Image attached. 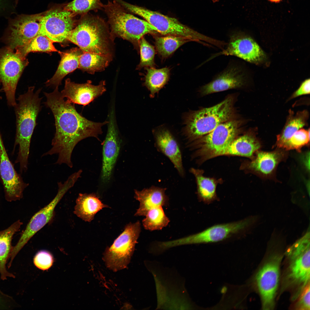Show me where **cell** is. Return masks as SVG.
Wrapping results in <instances>:
<instances>
[{
  "instance_id": "6da1fadb",
  "label": "cell",
  "mask_w": 310,
  "mask_h": 310,
  "mask_svg": "<svg viewBox=\"0 0 310 310\" xmlns=\"http://www.w3.org/2000/svg\"><path fill=\"white\" fill-rule=\"evenodd\" d=\"M44 93L46 98L44 104L53 114L56 130L51 148L42 156L57 154L55 164H64L72 168L71 155L75 146L88 137L98 139L102 133V127L108 121L94 122L83 116L77 111L74 104L65 100L58 87L52 92Z\"/></svg>"
},
{
  "instance_id": "7a4b0ae2",
  "label": "cell",
  "mask_w": 310,
  "mask_h": 310,
  "mask_svg": "<svg viewBox=\"0 0 310 310\" xmlns=\"http://www.w3.org/2000/svg\"><path fill=\"white\" fill-rule=\"evenodd\" d=\"M35 87H29L27 91L19 95L13 106L16 117V133L13 150L19 146L15 163H19L21 173L27 170L32 137L36 125L38 115L41 110V89L34 92Z\"/></svg>"
},
{
  "instance_id": "3957f363",
  "label": "cell",
  "mask_w": 310,
  "mask_h": 310,
  "mask_svg": "<svg viewBox=\"0 0 310 310\" xmlns=\"http://www.w3.org/2000/svg\"><path fill=\"white\" fill-rule=\"evenodd\" d=\"M66 40L77 45L83 52L113 56L114 39L107 23L98 16L82 15Z\"/></svg>"
},
{
  "instance_id": "277c9868",
  "label": "cell",
  "mask_w": 310,
  "mask_h": 310,
  "mask_svg": "<svg viewBox=\"0 0 310 310\" xmlns=\"http://www.w3.org/2000/svg\"><path fill=\"white\" fill-rule=\"evenodd\" d=\"M103 10L107 16L113 38L127 40L138 49L139 41L144 35L158 33L156 28L147 21L134 16L114 0H108L103 5Z\"/></svg>"
},
{
  "instance_id": "5b68a950",
  "label": "cell",
  "mask_w": 310,
  "mask_h": 310,
  "mask_svg": "<svg viewBox=\"0 0 310 310\" xmlns=\"http://www.w3.org/2000/svg\"><path fill=\"white\" fill-rule=\"evenodd\" d=\"M310 232L305 233L289 246L284 252L287 264L284 277V287L296 289L292 299H297L310 284Z\"/></svg>"
},
{
  "instance_id": "8992f818",
  "label": "cell",
  "mask_w": 310,
  "mask_h": 310,
  "mask_svg": "<svg viewBox=\"0 0 310 310\" xmlns=\"http://www.w3.org/2000/svg\"><path fill=\"white\" fill-rule=\"evenodd\" d=\"M233 103L229 97L214 106L189 114L185 121V136L190 142H194L228 121L233 114Z\"/></svg>"
},
{
  "instance_id": "52a82bcc",
  "label": "cell",
  "mask_w": 310,
  "mask_h": 310,
  "mask_svg": "<svg viewBox=\"0 0 310 310\" xmlns=\"http://www.w3.org/2000/svg\"><path fill=\"white\" fill-rule=\"evenodd\" d=\"M119 4L130 13L143 18L156 28L158 33L164 35H171L187 38L191 41L212 45L215 39L201 34L185 25L175 18L164 15L144 7L133 5L123 0Z\"/></svg>"
},
{
  "instance_id": "ba28073f",
  "label": "cell",
  "mask_w": 310,
  "mask_h": 310,
  "mask_svg": "<svg viewBox=\"0 0 310 310\" xmlns=\"http://www.w3.org/2000/svg\"><path fill=\"white\" fill-rule=\"evenodd\" d=\"M259 220L257 216H250L240 220L211 226L199 232L170 241L171 247L185 245L215 243L221 241L254 227Z\"/></svg>"
},
{
  "instance_id": "9c48e42d",
  "label": "cell",
  "mask_w": 310,
  "mask_h": 310,
  "mask_svg": "<svg viewBox=\"0 0 310 310\" xmlns=\"http://www.w3.org/2000/svg\"><path fill=\"white\" fill-rule=\"evenodd\" d=\"M141 231L139 221L129 223L112 245L106 248L103 260L109 269L116 272L126 268L137 243Z\"/></svg>"
},
{
  "instance_id": "30bf717a",
  "label": "cell",
  "mask_w": 310,
  "mask_h": 310,
  "mask_svg": "<svg viewBox=\"0 0 310 310\" xmlns=\"http://www.w3.org/2000/svg\"><path fill=\"white\" fill-rule=\"evenodd\" d=\"M28 59L7 46L0 48V84L5 94L7 103L14 106L17 84Z\"/></svg>"
},
{
  "instance_id": "8fae6325",
  "label": "cell",
  "mask_w": 310,
  "mask_h": 310,
  "mask_svg": "<svg viewBox=\"0 0 310 310\" xmlns=\"http://www.w3.org/2000/svg\"><path fill=\"white\" fill-rule=\"evenodd\" d=\"M276 248L260 268L255 277V280L261 298L262 308L264 310H272L275 306V298L278 288L280 275V266L283 255Z\"/></svg>"
},
{
  "instance_id": "7c38bea8",
  "label": "cell",
  "mask_w": 310,
  "mask_h": 310,
  "mask_svg": "<svg viewBox=\"0 0 310 310\" xmlns=\"http://www.w3.org/2000/svg\"><path fill=\"white\" fill-rule=\"evenodd\" d=\"M239 127L237 121H228L217 127L209 133L193 142L197 149L195 154L204 160L220 156L235 139Z\"/></svg>"
},
{
  "instance_id": "4fadbf2b",
  "label": "cell",
  "mask_w": 310,
  "mask_h": 310,
  "mask_svg": "<svg viewBox=\"0 0 310 310\" xmlns=\"http://www.w3.org/2000/svg\"><path fill=\"white\" fill-rule=\"evenodd\" d=\"M76 181V178L71 175L63 183L58 182V189L57 195L51 202L32 217L16 244L13 247L11 254L12 257H15L31 238L51 221L57 204Z\"/></svg>"
},
{
  "instance_id": "5bb4252c",
  "label": "cell",
  "mask_w": 310,
  "mask_h": 310,
  "mask_svg": "<svg viewBox=\"0 0 310 310\" xmlns=\"http://www.w3.org/2000/svg\"><path fill=\"white\" fill-rule=\"evenodd\" d=\"M44 13L21 14L10 19L3 41L14 50L25 44L38 35Z\"/></svg>"
},
{
  "instance_id": "9a60e30c",
  "label": "cell",
  "mask_w": 310,
  "mask_h": 310,
  "mask_svg": "<svg viewBox=\"0 0 310 310\" xmlns=\"http://www.w3.org/2000/svg\"><path fill=\"white\" fill-rule=\"evenodd\" d=\"M75 25L73 14L70 11L64 9L50 10L43 16L38 34L46 36L54 42H62L67 40Z\"/></svg>"
},
{
  "instance_id": "2e32d148",
  "label": "cell",
  "mask_w": 310,
  "mask_h": 310,
  "mask_svg": "<svg viewBox=\"0 0 310 310\" xmlns=\"http://www.w3.org/2000/svg\"><path fill=\"white\" fill-rule=\"evenodd\" d=\"M0 177L6 200L9 202L20 200L28 185L15 170L8 157L0 131Z\"/></svg>"
},
{
  "instance_id": "e0dca14e",
  "label": "cell",
  "mask_w": 310,
  "mask_h": 310,
  "mask_svg": "<svg viewBox=\"0 0 310 310\" xmlns=\"http://www.w3.org/2000/svg\"><path fill=\"white\" fill-rule=\"evenodd\" d=\"M226 48L218 55L236 57L251 63H257L264 59L265 55L259 46L251 37L241 32L230 34Z\"/></svg>"
},
{
  "instance_id": "ac0fdd59",
  "label": "cell",
  "mask_w": 310,
  "mask_h": 310,
  "mask_svg": "<svg viewBox=\"0 0 310 310\" xmlns=\"http://www.w3.org/2000/svg\"><path fill=\"white\" fill-rule=\"evenodd\" d=\"M246 77L239 62L231 61L209 83L201 88V94L205 96L212 93L243 87Z\"/></svg>"
},
{
  "instance_id": "d6986e66",
  "label": "cell",
  "mask_w": 310,
  "mask_h": 310,
  "mask_svg": "<svg viewBox=\"0 0 310 310\" xmlns=\"http://www.w3.org/2000/svg\"><path fill=\"white\" fill-rule=\"evenodd\" d=\"M108 121L107 132L103 146L101 176L102 180L104 183H108L111 179L120 147L113 108L109 113Z\"/></svg>"
},
{
  "instance_id": "ffe728a7",
  "label": "cell",
  "mask_w": 310,
  "mask_h": 310,
  "mask_svg": "<svg viewBox=\"0 0 310 310\" xmlns=\"http://www.w3.org/2000/svg\"><path fill=\"white\" fill-rule=\"evenodd\" d=\"M105 85V81L103 80L98 85H94L90 80L79 84L68 78L65 80L64 88L61 93L69 102L85 106L106 91Z\"/></svg>"
},
{
  "instance_id": "44dd1931",
  "label": "cell",
  "mask_w": 310,
  "mask_h": 310,
  "mask_svg": "<svg viewBox=\"0 0 310 310\" xmlns=\"http://www.w3.org/2000/svg\"><path fill=\"white\" fill-rule=\"evenodd\" d=\"M251 160L246 163V169L263 177H269L272 175L281 162L287 158L286 150L277 148L271 152L259 150L255 154Z\"/></svg>"
},
{
  "instance_id": "7402d4cb",
  "label": "cell",
  "mask_w": 310,
  "mask_h": 310,
  "mask_svg": "<svg viewBox=\"0 0 310 310\" xmlns=\"http://www.w3.org/2000/svg\"><path fill=\"white\" fill-rule=\"evenodd\" d=\"M154 136L157 149L169 159L179 175L183 177L185 173L181 151L174 136L166 129L156 131Z\"/></svg>"
},
{
  "instance_id": "603a6c76",
  "label": "cell",
  "mask_w": 310,
  "mask_h": 310,
  "mask_svg": "<svg viewBox=\"0 0 310 310\" xmlns=\"http://www.w3.org/2000/svg\"><path fill=\"white\" fill-rule=\"evenodd\" d=\"M166 189L154 186L140 191L135 190L134 198L140 202L139 208L135 216H145L150 210L168 205V198Z\"/></svg>"
},
{
  "instance_id": "cb8c5ba5",
  "label": "cell",
  "mask_w": 310,
  "mask_h": 310,
  "mask_svg": "<svg viewBox=\"0 0 310 310\" xmlns=\"http://www.w3.org/2000/svg\"><path fill=\"white\" fill-rule=\"evenodd\" d=\"M83 52L80 48H73L60 54L61 57L55 74L45 83L47 86L58 87L67 74L79 68L80 57Z\"/></svg>"
},
{
  "instance_id": "d4e9b609",
  "label": "cell",
  "mask_w": 310,
  "mask_h": 310,
  "mask_svg": "<svg viewBox=\"0 0 310 310\" xmlns=\"http://www.w3.org/2000/svg\"><path fill=\"white\" fill-rule=\"evenodd\" d=\"M261 147V143L254 134L247 133L235 138L221 152L220 156L237 155L252 159Z\"/></svg>"
},
{
  "instance_id": "484cf974",
  "label": "cell",
  "mask_w": 310,
  "mask_h": 310,
  "mask_svg": "<svg viewBox=\"0 0 310 310\" xmlns=\"http://www.w3.org/2000/svg\"><path fill=\"white\" fill-rule=\"evenodd\" d=\"M105 208L109 207L103 204L95 193H80L76 200L73 212L83 220L90 222L96 213Z\"/></svg>"
},
{
  "instance_id": "4316f807",
  "label": "cell",
  "mask_w": 310,
  "mask_h": 310,
  "mask_svg": "<svg viewBox=\"0 0 310 310\" xmlns=\"http://www.w3.org/2000/svg\"><path fill=\"white\" fill-rule=\"evenodd\" d=\"M22 224L20 220H18L7 228L0 231V274L3 280L8 277L15 278L13 274L7 270L6 264L13 249L11 242L13 236L19 231Z\"/></svg>"
},
{
  "instance_id": "83f0119b",
  "label": "cell",
  "mask_w": 310,
  "mask_h": 310,
  "mask_svg": "<svg viewBox=\"0 0 310 310\" xmlns=\"http://www.w3.org/2000/svg\"><path fill=\"white\" fill-rule=\"evenodd\" d=\"M308 117L307 111L299 112L294 115L290 111L285 126L281 133L277 137L275 147L281 148L283 144L300 128L305 126Z\"/></svg>"
},
{
  "instance_id": "f1b7e54d",
  "label": "cell",
  "mask_w": 310,
  "mask_h": 310,
  "mask_svg": "<svg viewBox=\"0 0 310 310\" xmlns=\"http://www.w3.org/2000/svg\"><path fill=\"white\" fill-rule=\"evenodd\" d=\"M190 172L195 178L197 186L198 197L200 201L206 204L211 203L216 199V184L214 180L204 176L202 171L191 168Z\"/></svg>"
},
{
  "instance_id": "f546056e",
  "label": "cell",
  "mask_w": 310,
  "mask_h": 310,
  "mask_svg": "<svg viewBox=\"0 0 310 310\" xmlns=\"http://www.w3.org/2000/svg\"><path fill=\"white\" fill-rule=\"evenodd\" d=\"M112 56L83 52L80 57L79 68L91 74L103 71L112 60Z\"/></svg>"
},
{
  "instance_id": "4dcf8cb0",
  "label": "cell",
  "mask_w": 310,
  "mask_h": 310,
  "mask_svg": "<svg viewBox=\"0 0 310 310\" xmlns=\"http://www.w3.org/2000/svg\"><path fill=\"white\" fill-rule=\"evenodd\" d=\"M147 73L145 78L144 85L153 97L168 81L170 70L167 67L160 69L154 67H146Z\"/></svg>"
},
{
  "instance_id": "1f68e13d",
  "label": "cell",
  "mask_w": 310,
  "mask_h": 310,
  "mask_svg": "<svg viewBox=\"0 0 310 310\" xmlns=\"http://www.w3.org/2000/svg\"><path fill=\"white\" fill-rule=\"evenodd\" d=\"M53 42L46 36L38 34L24 45L15 50L24 57L31 52H58L60 54L62 52L55 48Z\"/></svg>"
},
{
  "instance_id": "d6a6232c",
  "label": "cell",
  "mask_w": 310,
  "mask_h": 310,
  "mask_svg": "<svg viewBox=\"0 0 310 310\" xmlns=\"http://www.w3.org/2000/svg\"><path fill=\"white\" fill-rule=\"evenodd\" d=\"M154 37L156 49L163 58L168 57L182 45L191 41L185 37L174 36Z\"/></svg>"
},
{
  "instance_id": "836d02e7",
  "label": "cell",
  "mask_w": 310,
  "mask_h": 310,
  "mask_svg": "<svg viewBox=\"0 0 310 310\" xmlns=\"http://www.w3.org/2000/svg\"><path fill=\"white\" fill-rule=\"evenodd\" d=\"M145 216L142 221L143 226L145 229L151 231L162 229L170 221L161 206L150 210Z\"/></svg>"
},
{
  "instance_id": "e575fe53",
  "label": "cell",
  "mask_w": 310,
  "mask_h": 310,
  "mask_svg": "<svg viewBox=\"0 0 310 310\" xmlns=\"http://www.w3.org/2000/svg\"><path fill=\"white\" fill-rule=\"evenodd\" d=\"M101 0H73L65 6L64 9L73 14H83L91 10L96 12L103 10Z\"/></svg>"
},
{
  "instance_id": "d590c367",
  "label": "cell",
  "mask_w": 310,
  "mask_h": 310,
  "mask_svg": "<svg viewBox=\"0 0 310 310\" xmlns=\"http://www.w3.org/2000/svg\"><path fill=\"white\" fill-rule=\"evenodd\" d=\"M139 48L140 59L137 69H140L144 67H154L155 53L154 47L143 37L139 41Z\"/></svg>"
},
{
  "instance_id": "8d00e7d4",
  "label": "cell",
  "mask_w": 310,
  "mask_h": 310,
  "mask_svg": "<svg viewBox=\"0 0 310 310\" xmlns=\"http://www.w3.org/2000/svg\"><path fill=\"white\" fill-rule=\"evenodd\" d=\"M309 129L299 130L295 132L282 146L281 148L286 151L295 149L301 151V148L307 145L309 142Z\"/></svg>"
},
{
  "instance_id": "74e56055",
  "label": "cell",
  "mask_w": 310,
  "mask_h": 310,
  "mask_svg": "<svg viewBox=\"0 0 310 310\" xmlns=\"http://www.w3.org/2000/svg\"><path fill=\"white\" fill-rule=\"evenodd\" d=\"M53 258L52 255L46 250L38 251L35 255L33 262L38 268L46 270L49 269L52 265Z\"/></svg>"
},
{
  "instance_id": "f35d334b",
  "label": "cell",
  "mask_w": 310,
  "mask_h": 310,
  "mask_svg": "<svg viewBox=\"0 0 310 310\" xmlns=\"http://www.w3.org/2000/svg\"><path fill=\"white\" fill-rule=\"evenodd\" d=\"M310 284L305 288L298 298V301L295 305L296 309L309 310L310 305Z\"/></svg>"
},
{
  "instance_id": "ab89813d",
  "label": "cell",
  "mask_w": 310,
  "mask_h": 310,
  "mask_svg": "<svg viewBox=\"0 0 310 310\" xmlns=\"http://www.w3.org/2000/svg\"><path fill=\"white\" fill-rule=\"evenodd\" d=\"M309 79L305 80L299 88L294 93L290 98L292 99L300 96L310 94V82Z\"/></svg>"
},
{
  "instance_id": "60d3db41",
  "label": "cell",
  "mask_w": 310,
  "mask_h": 310,
  "mask_svg": "<svg viewBox=\"0 0 310 310\" xmlns=\"http://www.w3.org/2000/svg\"><path fill=\"white\" fill-rule=\"evenodd\" d=\"M9 0H0V13L7 10L10 7Z\"/></svg>"
},
{
  "instance_id": "b9f144b4",
  "label": "cell",
  "mask_w": 310,
  "mask_h": 310,
  "mask_svg": "<svg viewBox=\"0 0 310 310\" xmlns=\"http://www.w3.org/2000/svg\"><path fill=\"white\" fill-rule=\"evenodd\" d=\"M272 2H280L281 0H269Z\"/></svg>"
},
{
  "instance_id": "7bdbcfd3",
  "label": "cell",
  "mask_w": 310,
  "mask_h": 310,
  "mask_svg": "<svg viewBox=\"0 0 310 310\" xmlns=\"http://www.w3.org/2000/svg\"><path fill=\"white\" fill-rule=\"evenodd\" d=\"M3 92V89H2V88L0 89V93H1V92ZM1 98H2L0 96V99H1Z\"/></svg>"
},
{
  "instance_id": "ee69618b",
  "label": "cell",
  "mask_w": 310,
  "mask_h": 310,
  "mask_svg": "<svg viewBox=\"0 0 310 310\" xmlns=\"http://www.w3.org/2000/svg\"><path fill=\"white\" fill-rule=\"evenodd\" d=\"M212 1L214 3H215L218 1L219 0H212Z\"/></svg>"
},
{
  "instance_id": "f6af8a7d",
  "label": "cell",
  "mask_w": 310,
  "mask_h": 310,
  "mask_svg": "<svg viewBox=\"0 0 310 310\" xmlns=\"http://www.w3.org/2000/svg\"><path fill=\"white\" fill-rule=\"evenodd\" d=\"M19 0H15V2L16 3L18 4Z\"/></svg>"
}]
</instances>
